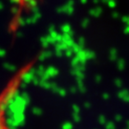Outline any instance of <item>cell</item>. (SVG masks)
<instances>
[{"mask_svg":"<svg viewBox=\"0 0 129 129\" xmlns=\"http://www.w3.org/2000/svg\"><path fill=\"white\" fill-rule=\"evenodd\" d=\"M35 62H29L22 66L15 74L10 78L8 82L0 91V129H12L8 122L7 109L10 102L17 93L25 77L34 67Z\"/></svg>","mask_w":129,"mask_h":129,"instance_id":"cell-1","label":"cell"}]
</instances>
